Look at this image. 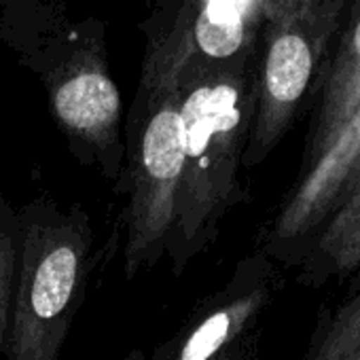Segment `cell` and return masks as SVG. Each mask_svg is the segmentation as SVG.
<instances>
[{
    "mask_svg": "<svg viewBox=\"0 0 360 360\" xmlns=\"http://www.w3.org/2000/svg\"><path fill=\"white\" fill-rule=\"evenodd\" d=\"M257 58L229 64L191 60L169 83L183 117L185 165L165 257L174 276L208 250L227 214L242 204L240 172L257 102Z\"/></svg>",
    "mask_w": 360,
    "mask_h": 360,
    "instance_id": "cell-1",
    "label": "cell"
},
{
    "mask_svg": "<svg viewBox=\"0 0 360 360\" xmlns=\"http://www.w3.org/2000/svg\"><path fill=\"white\" fill-rule=\"evenodd\" d=\"M18 263L7 360H60L94 271V225L49 193L15 212Z\"/></svg>",
    "mask_w": 360,
    "mask_h": 360,
    "instance_id": "cell-2",
    "label": "cell"
},
{
    "mask_svg": "<svg viewBox=\"0 0 360 360\" xmlns=\"http://www.w3.org/2000/svg\"><path fill=\"white\" fill-rule=\"evenodd\" d=\"M183 117L174 83L140 87L123 138V172L117 193L123 208V274L153 269L167 250L183 183Z\"/></svg>",
    "mask_w": 360,
    "mask_h": 360,
    "instance_id": "cell-3",
    "label": "cell"
},
{
    "mask_svg": "<svg viewBox=\"0 0 360 360\" xmlns=\"http://www.w3.org/2000/svg\"><path fill=\"white\" fill-rule=\"evenodd\" d=\"M347 0H276L257 51V102L244 165L261 163L318 85Z\"/></svg>",
    "mask_w": 360,
    "mask_h": 360,
    "instance_id": "cell-4",
    "label": "cell"
},
{
    "mask_svg": "<svg viewBox=\"0 0 360 360\" xmlns=\"http://www.w3.org/2000/svg\"><path fill=\"white\" fill-rule=\"evenodd\" d=\"M51 115L70 153L117 189L123 172L121 94L100 56L79 53L47 77Z\"/></svg>",
    "mask_w": 360,
    "mask_h": 360,
    "instance_id": "cell-5",
    "label": "cell"
},
{
    "mask_svg": "<svg viewBox=\"0 0 360 360\" xmlns=\"http://www.w3.org/2000/svg\"><path fill=\"white\" fill-rule=\"evenodd\" d=\"M274 5L276 0H183L169 34L146 56L140 87L169 83L191 60L229 64L257 58Z\"/></svg>",
    "mask_w": 360,
    "mask_h": 360,
    "instance_id": "cell-6",
    "label": "cell"
},
{
    "mask_svg": "<svg viewBox=\"0 0 360 360\" xmlns=\"http://www.w3.org/2000/svg\"><path fill=\"white\" fill-rule=\"evenodd\" d=\"M271 301V269L263 257L238 263L217 292L200 301L189 318L148 360H219L233 343L250 335Z\"/></svg>",
    "mask_w": 360,
    "mask_h": 360,
    "instance_id": "cell-7",
    "label": "cell"
},
{
    "mask_svg": "<svg viewBox=\"0 0 360 360\" xmlns=\"http://www.w3.org/2000/svg\"><path fill=\"white\" fill-rule=\"evenodd\" d=\"M360 169V98L326 150L305 167L267 233L271 252L305 240L330 217Z\"/></svg>",
    "mask_w": 360,
    "mask_h": 360,
    "instance_id": "cell-8",
    "label": "cell"
},
{
    "mask_svg": "<svg viewBox=\"0 0 360 360\" xmlns=\"http://www.w3.org/2000/svg\"><path fill=\"white\" fill-rule=\"evenodd\" d=\"M318 79V106L309 127L307 165L330 144L360 98V0H354L335 34Z\"/></svg>",
    "mask_w": 360,
    "mask_h": 360,
    "instance_id": "cell-9",
    "label": "cell"
},
{
    "mask_svg": "<svg viewBox=\"0 0 360 360\" xmlns=\"http://www.w3.org/2000/svg\"><path fill=\"white\" fill-rule=\"evenodd\" d=\"M360 269V169L339 206L318 229L309 259L311 274H352Z\"/></svg>",
    "mask_w": 360,
    "mask_h": 360,
    "instance_id": "cell-10",
    "label": "cell"
},
{
    "mask_svg": "<svg viewBox=\"0 0 360 360\" xmlns=\"http://www.w3.org/2000/svg\"><path fill=\"white\" fill-rule=\"evenodd\" d=\"M307 360H360V292L337 309Z\"/></svg>",
    "mask_w": 360,
    "mask_h": 360,
    "instance_id": "cell-11",
    "label": "cell"
},
{
    "mask_svg": "<svg viewBox=\"0 0 360 360\" xmlns=\"http://www.w3.org/2000/svg\"><path fill=\"white\" fill-rule=\"evenodd\" d=\"M15 263H18V229H15V212L9 208L3 221H0V360H7V347H9Z\"/></svg>",
    "mask_w": 360,
    "mask_h": 360,
    "instance_id": "cell-12",
    "label": "cell"
},
{
    "mask_svg": "<svg viewBox=\"0 0 360 360\" xmlns=\"http://www.w3.org/2000/svg\"><path fill=\"white\" fill-rule=\"evenodd\" d=\"M219 360H255V337L246 335L238 343H233Z\"/></svg>",
    "mask_w": 360,
    "mask_h": 360,
    "instance_id": "cell-13",
    "label": "cell"
},
{
    "mask_svg": "<svg viewBox=\"0 0 360 360\" xmlns=\"http://www.w3.org/2000/svg\"><path fill=\"white\" fill-rule=\"evenodd\" d=\"M119 360H148V354L144 352V349H140V347H134V349H129L123 358H119Z\"/></svg>",
    "mask_w": 360,
    "mask_h": 360,
    "instance_id": "cell-14",
    "label": "cell"
},
{
    "mask_svg": "<svg viewBox=\"0 0 360 360\" xmlns=\"http://www.w3.org/2000/svg\"><path fill=\"white\" fill-rule=\"evenodd\" d=\"M11 206L7 204V200L3 198V195H0V221H3V217H5V212L9 210Z\"/></svg>",
    "mask_w": 360,
    "mask_h": 360,
    "instance_id": "cell-15",
    "label": "cell"
}]
</instances>
